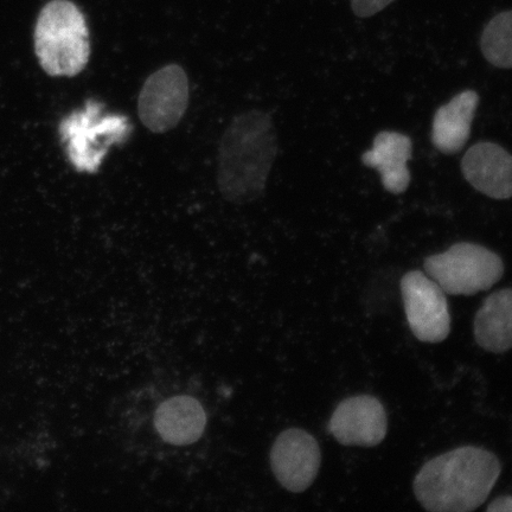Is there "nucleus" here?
I'll use <instances>...</instances> for the list:
<instances>
[{
	"instance_id": "obj_11",
	"label": "nucleus",
	"mask_w": 512,
	"mask_h": 512,
	"mask_svg": "<svg viewBox=\"0 0 512 512\" xmlns=\"http://www.w3.org/2000/svg\"><path fill=\"white\" fill-rule=\"evenodd\" d=\"M412 152L411 138L399 132L384 131L375 137L373 149L363 153L362 163L379 172L384 189L400 195L411 184L408 162Z\"/></svg>"
},
{
	"instance_id": "obj_10",
	"label": "nucleus",
	"mask_w": 512,
	"mask_h": 512,
	"mask_svg": "<svg viewBox=\"0 0 512 512\" xmlns=\"http://www.w3.org/2000/svg\"><path fill=\"white\" fill-rule=\"evenodd\" d=\"M463 175L473 188L495 200L512 197V156L495 143L470 147L462 162Z\"/></svg>"
},
{
	"instance_id": "obj_13",
	"label": "nucleus",
	"mask_w": 512,
	"mask_h": 512,
	"mask_svg": "<svg viewBox=\"0 0 512 512\" xmlns=\"http://www.w3.org/2000/svg\"><path fill=\"white\" fill-rule=\"evenodd\" d=\"M155 425L166 443L189 445L202 437L207 415L201 403L191 396H175L159 406Z\"/></svg>"
},
{
	"instance_id": "obj_4",
	"label": "nucleus",
	"mask_w": 512,
	"mask_h": 512,
	"mask_svg": "<svg viewBox=\"0 0 512 512\" xmlns=\"http://www.w3.org/2000/svg\"><path fill=\"white\" fill-rule=\"evenodd\" d=\"M132 126L125 115L105 112L104 104L88 100L81 111L62 120L60 136L70 163L79 172L95 174L108 149L123 144L131 136Z\"/></svg>"
},
{
	"instance_id": "obj_14",
	"label": "nucleus",
	"mask_w": 512,
	"mask_h": 512,
	"mask_svg": "<svg viewBox=\"0 0 512 512\" xmlns=\"http://www.w3.org/2000/svg\"><path fill=\"white\" fill-rule=\"evenodd\" d=\"M473 335L480 348L501 354L512 348V288L486 298L477 311Z\"/></svg>"
},
{
	"instance_id": "obj_5",
	"label": "nucleus",
	"mask_w": 512,
	"mask_h": 512,
	"mask_svg": "<svg viewBox=\"0 0 512 512\" xmlns=\"http://www.w3.org/2000/svg\"><path fill=\"white\" fill-rule=\"evenodd\" d=\"M425 271L445 293L451 296H473L488 291L502 279L501 258L476 243L459 242L448 251L428 256Z\"/></svg>"
},
{
	"instance_id": "obj_7",
	"label": "nucleus",
	"mask_w": 512,
	"mask_h": 512,
	"mask_svg": "<svg viewBox=\"0 0 512 512\" xmlns=\"http://www.w3.org/2000/svg\"><path fill=\"white\" fill-rule=\"evenodd\" d=\"M409 328L421 342L440 343L450 335L451 316L445 291L428 275L411 271L401 279Z\"/></svg>"
},
{
	"instance_id": "obj_8",
	"label": "nucleus",
	"mask_w": 512,
	"mask_h": 512,
	"mask_svg": "<svg viewBox=\"0 0 512 512\" xmlns=\"http://www.w3.org/2000/svg\"><path fill=\"white\" fill-rule=\"evenodd\" d=\"M322 452L313 435L300 428H288L272 447L271 466L279 483L291 492H303L315 482Z\"/></svg>"
},
{
	"instance_id": "obj_9",
	"label": "nucleus",
	"mask_w": 512,
	"mask_h": 512,
	"mask_svg": "<svg viewBox=\"0 0 512 512\" xmlns=\"http://www.w3.org/2000/svg\"><path fill=\"white\" fill-rule=\"evenodd\" d=\"M329 431L339 444L345 446L380 445L388 431L386 409L374 396H352L335 409Z\"/></svg>"
},
{
	"instance_id": "obj_15",
	"label": "nucleus",
	"mask_w": 512,
	"mask_h": 512,
	"mask_svg": "<svg viewBox=\"0 0 512 512\" xmlns=\"http://www.w3.org/2000/svg\"><path fill=\"white\" fill-rule=\"evenodd\" d=\"M480 50L492 66L512 68V10L501 12L486 24L480 36Z\"/></svg>"
},
{
	"instance_id": "obj_6",
	"label": "nucleus",
	"mask_w": 512,
	"mask_h": 512,
	"mask_svg": "<svg viewBox=\"0 0 512 512\" xmlns=\"http://www.w3.org/2000/svg\"><path fill=\"white\" fill-rule=\"evenodd\" d=\"M190 86L187 73L177 64H169L151 74L138 99V114L153 133L175 128L188 110Z\"/></svg>"
},
{
	"instance_id": "obj_2",
	"label": "nucleus",
	"mask_w": 512,
	"mask_h": 512,
	"mask_svg": "<svg viewBox=\"0 0 512 512\" xmlns=\"http://www.w3.org/2000/svg\"><path fill=\"white\" fill-rule=\"evenodd\" d=\"M501 472L494 453L475 446L459 447L421 467L414 479V494L428 511H473L488 499Z\"/></svg>"
},
{
	"instance_id": "obj_1",
	"label": "nucleus",
	"mask_w": 512,
	"mask_h": 512,
	"mask_svg": "<svg viewBox=\"0 0 512 512\" xmlns=\"http://www.w3.org/2000/svg\"><path fill=\"white\" fill-rule=\"evenodd\" d=\"M271 115L252 110L238 115L221 139L217 185L224 200L247 204L264 194L277 157Z\"/></svg>"
},
{
	"instance_id": "obj_12",
	"label": "nucleus",
	"mask_w": 512,
	"mask_h": 512,
	"mask_svg": "<svg viewBox=\"0 0 512 512\" xmlns=\"http://www.w3.org/2000/svg\"><path fill=\"white\" fill-rule=\"evenodd\" d=\"M479 95L475 91H464L441 106L434 114L432 143L445 155H454L463 150L471 136Z\"/></svg>"
},
{
	"instance_id": "obj_17",
	"label": "nucleus",
	"mask_w": 512,
	"mask_h": 512,
	"mask_svg": "<svg viewBox=\"0 0 512 512\" xmlns=\"http://www.w3.org/2000/svg\"><path fill=\"white\" fill-rule=\"evenodd\" d=\"M490 512H512V496H501L492 501L486 509Z\"/></svg>"
},
{
	"instance_id": "obj_3",
	"label": "nucleus",
	"mask_w": 512,
	"mask_h": 512,
	"mask_svg": "<svg viewBox=\"0 0 512 512\" xmlns=\"http://www.w3.org/2000/svg\"><path fill=\"white\" fill-rule=\"evenodd\" d=\"M35 53L50 76L79 75L91 57L85 15L70 0H51L41 11L35 27Z\"/></svg>"
},
{
	"instance_id": "obj_16",
	"label": "nucleus",
	"mask_w": 512,
	"mask_h": 512,
	"mask_svg": "<svg viewBox=\"0 0 512 512\" xmlns=\"http://www.w3.org/2000/svg\"><path fill=\"white\" fill-rule=\"evenodd\" d=\"M394 2L395 0H351V10L358 18H370Z\"/></svg>"
}]
</instances>
